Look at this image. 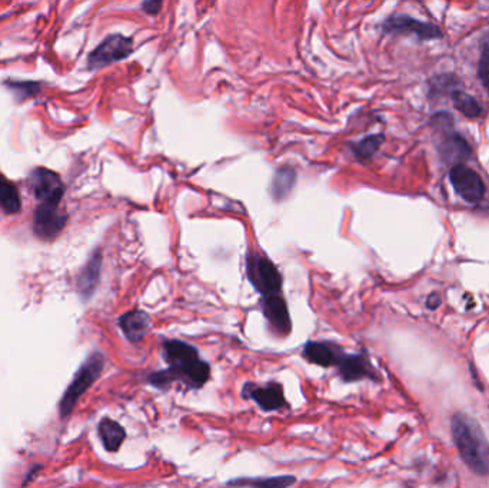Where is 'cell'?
<instances>
[{
    "label": "cell",
    "mask_w": 489,
    "mask_h": 488,
    "mask_svg": "<svg viewBox=\"0 0 489 488\" xmlns=\"http://www.w3.org/2000/svg\"><path fill=\"white\" fill-rule=\"evenodd\" d=\"M163 358L168 368L151 372L146 378L162 391H168L175 384H182L186 389H199L211 378V365L201 357L197 347L185 341L165 339Z\"/></svg>",
    "instance_id": "1"
},
{
    "label": "cell",
    "mask_w": 489,
    "mask_h": 488,
    "mask_svg": "<svg viewBox=\"0 0 489 488\" xmlns=\"http://www.w3.org/2000/svg\"><path fill=\"white\" fill-rule=\"evenodd\" d=\"M451 429L465 465L476 475H489V444L478 422L464 413H457L452 417Z\"/></svg>",
    "instance_id": "2"
},
{
    "label": "cell",
    "mask_w": 489,
    "mask_h": 488,
    "mask_svg": "<svg viewBox=\"0 0 489 488\" xmlns=\"http://www.w3.org/2000/svg\"><path fill=\"white\" fill-rule=\"evenodd\" d=\"M104 367H105V357L99 353H94L79 368V371L76 372L73 381L70 382L69 388L65 391L63 398L61 401L62 417H68L73 411L80 397L94 384V381L102 375Z\"/></svg>",
    "instance_id": "3"
},
{
    "label": "cell",
    "mask_w": 489,
    "mask_h": 488,
    "mask_svg": "<svg viewBox=\"0 0 489 488\" xmlns=\"http://www.w3.org/2000/svg\"><path fill=\"white\" fill-rule=\"evenodd\" d=\"M247 275L254 288L265 297L280 295L282 276L271 260L252 254L248 257Z\"/></svg>",
    "instance_id": "4"
},
{
    "label": "cell",
    "mask_w": 489,
    "mask_h": 488,
    "mask_svg": "<svg viewBox=\"0 0 489 488\" xmlns=\"http://www.w3.org/2000/svg\"><path fill=\"white\" fill-rule=\"evenodd\" d=\"M133 40L122 35H112L106 37L89 55L87 65L90 69H99L113 62L126 59L132 54Z\"/></svg>",
    "instance_id": "5"
},
{
    "label": "cell",
    "mask_w": 489,
    "mask_h": 488,
    "mask_svg": "<svg viewBox=\"0 0 489 488\" xmlns=\"http://www.w3.org/2000/svg\"><path fill=\"white\" fill-rule=\"evenodd\" d=\"M30 188L36 200L40 201V205L58 207L65 192L61 176L44 168H37L30 175Z\"/></svg>",
    "instance_id": "6"
},
{
    "label": "cell",
    "mask_w": 489,
    "mask_h": 488,
    "mask_svg": "<svg viewBox=\"0 0 489 488\" xmlns=\"http://www.w3.org/2000/svg\"><path fill=\"white\" fill-rule=\"evenodd\" d=\"M243 398L254 400L258 407L266 413L279 411L282 408H287L289 404L285 398L283 385L280 382H269L266 385H254L248 382L243 385Z\"/></svg>",
    "instance_id": "7"
},
{
    "label": "cell",
    "mask_w": 489,
    "mask_h": 488,
    "mask_svg": "<svg viewBox=\"0 0 489 488\" xmlns=\"http://www.w3.org/2000/svg\"><path fill=\"white\" fill-rule=\"evenodd\" d=\"M450 179L462 200L471 204L479 202L485 195V185L481 176L466 165H455L450 172Z\"/></svg>",
    "instance_id": "8"
},
{
    "label": "cell",
    "mask_w": 489,
    "mask_h": 488,
    "mask_svg": "<svg viewBox=\"0 0 489 488\" xmlns=\"http://www.w3.org/2000/svg\"><path fill=\"white\" fill-rule=\"evenodd\" d=\"M338 375L345 382H357L362 379L380 381L378 371L371 364L366 354H347L344 353L339 358L338 364Z\"/></svg>",
    "instance_id": "9"
},
{
    "label": "cell",
    "mask_w": 489,
    "mask_h": 488,
    "mask_svg": "<svg viewBox=\"0 0 489 488\" xmlns=\"http://www.w3.org/2000/svg\"><path fill=\"white\" fill-rule=\"evenodd\" d=\"M382 28L388 33H414L422 40H433L442 37V32L438 26L421 22L405 15L390 16L383 22Z\"/></svg>",
    "instance_id": "10"
},
{
    "label": "cell",
    "mask_w": 489,
    "mask_h": 488,
    "mask_svg": "<svg viewBox=\"0 0 489 488\" xmlns=\"http://www.w3.org/2000/svg\"><path fill=\"white\" fill-rule=\"evenodd\" d=\"M264 315L271 329L280 338H285L292 331V321L287 311V305L282 295L265 297L261 301Z\"/></svg>",
    "instance_id": "11"
},
{
    "label": "cell",
    "mask_w": 489,
    "mask_h": 488,
    "mask_svg": "<svg viewBox=\"0 0 489 488\" xmlns=\"http://www.w3.org/2000/svg\"><path fill=\"white\" fill-rule=\"evenodd\" d=\"M66 224V216L62 215L55 205H40L33 218V229L42 239H54L61 233Z\"/></svg>",
    "instance_id": "12"
},
{
    "label": "cell",
    "mask_w": 489,
    "mask_h": 488,
    "mask_svg": "<svg viewBox=\"0 0 489 488\" xmlns=\"http://www.w3.org/2000/svg\"><path fill=\"white\" fill-rule=\"evenodd\" d=\"M345 351L342 347L333 343H323V341H308L302 350V357L318 367L330 368L336 367L339 358Z\"/></svg>",
    "instance_id": "13"
},
{
    "label": "cell",
    "mask_w": 489,
    "mask_h": 488,
    "mask_svg": "<svg viewBox=\"0 0 489 488\" xmlns=\"http://www.w3.org/2000/svg\"><path fill=\"white\" fill-rule=\"evenodd\" d=\"M119 327L130 343H140L151 328V317L144 311L133 310L119 318Z\"/></svg>",
    "instance_id": "14"
},
{
    "label": "cell",
    "mask_w": 489,
    "mask_h": 488,
    "mask_svg": "<svg viewBox=\"0 0 489 488\" xmlns=\"http://www.w3.org/2000/svg\"><path fill=\"white\" fill-rule=\"evenodd\" d=\"M297 482L295 475H275V477H240L230 480L226 485L229 488H289Z\"/></svg>",
    "instance_id": "15"
},
{
    "label": "cell",
    "mask_w": 489,
    "mask_h": 488,
    "mask_svg": "<svg viewBox=\"0 0 489 488\" xmlns=\"http://www.w3.org/2000/svg\"><path fill=\"white\" fill-rule=\"evenodd\" d=\"M97 431H99L104 447L109 453H116L122 447L126 438L125 428L111 418H104L99 425H97Z\"/></svg>",
    "instance_id": "16"
},
{
    "label": "cell",
    "mask_w": 489,
    "mask_h": 488,
    "mask_svg": "<svg viewBox=\"0 0 489 488\" xmlns=\"http://www.w3.org/2000/svg\"><path fill=\"white\" fill-rule=\"evenodd\" d=\"M101 264H102V257L99 252H96L92 260L87 262L85 271L82 272L79 278V289L85 297H90L92 292L99 281V274H101Z\"/></svg>",
    "instance_id": "17"
},
{
    "label": "cell",
    "mask_w": 489,
    "mask_h": 488,
    "mask_svg": "<svg viewBox=\"0 0 489 488\" xmlns=\"http://www.w3.org/2000/svg\"><path fill=\"white\" fill-rule=\"evenodd\" d=\"M0 207L8 214H18L22 208V202L19 198V192L16 186L4 179L0 185Z\"/></svg>",
    "instance_id": "18"
},
{
    "label": "cell",
    "mask_w": 489,
    "mask_h": 488,
    "mask_svg": "<svg viewBox=\"0 0 489 488\" xmlns=\"http://www.w3.org/2000/svg\"><path fill=\"white\" fill-rule=\"evenodd\" d=\"M455 108L466 118H478L482 114V108L472 96L462 90H454L451 93Z\"/></svg>",
    "instance_id": "19"
},
{
    "label": "cell",
    "mask_w": 489,
    "mask_h": 488,
    "mask_svg": "<svg viewBox=\"0 0 489 488\" xmlns=\"http://www.w3.org/2000/svg\"><path fill=\"white\" fill-rule=\"evenodd\" d=\"M297 173L290 168H282L276 172V176L273 179V195L275 198H285L292 189L293 183H295Z\"/></svg>",
    "instance_id": "20"
},
{
    "label": "cell",
    "mask_w": 489,
    "mask_h": 488,
    "mask_svg": "<svg viewBox=\"0 0 489 488\" xmlns=\"http://www.w3.org/2000/svg\"><path fill=\"white\" fill-rule=\"evenodd\" d=\"M383 142V136L382 135H373V136H368L364 140L358 142L354 145L352 152L355 154V157L358 159H369L372 158V155L379 150L380 143Z\"/></svg>",
    "instance_id": "21"
},
{
    "label": "cell",
    "mask_w": 489,
    "mask_h": 488,
    "mask_svg": "<svg viewBox=\"0 0 489 488\" xmlns=\"http://www.w3.org/2000/svg\"><path fill=\"white\" fill-rule=\"evenodd\" d=\"M478 78L482 82V85L486 89H489V36L485 39L481 51V58L478 63Z\"/></svg>",
    "instance_id": "22"
},
{
    "label": "cell",
    "mask_w": 489,
    "mask_h": 488,
    "mask_svg": "<svg viewBox=\"0 0 489 488\" xmlns=\"http://www.w3.org/2000/svg\"><path fill=\"white\" fill-rule=\"evenodd\" d=\"M142 8L148 15H156L161 11L162 4L161 2H144Z\"/></svg>",
    "instance_id": "23"
},
{
    "label": "cell",
    "mask_w": 489,
    "mask_h": 488,
    "mask_svg": "<svg viewBox=\"0 0 489 488\" xmlns=\"http://www.w3.org/2000/svg\"><path fill=\"white\" fill-rule=\"evenodd\" d=\"M439 305H441V297H439L438 294H431L426 300V307L429 310H436Z\"/></svg>",
    "instance_id": "24"
},
{
    "label": "cell",
    "mask_w": 489,
    "mask_h": 488,
    "mask_svg": "<svg viewBox=\"0 0 489 488\" xmlns=\"http://www.w3.org/2000/svg\"><path fill=\"white\" fill-rule=\"evenodd\" d=\"M2 182H4V178H2V176H0V185H2Z\"/></svg>",
    "instance_id": "25"
}]
</instances>
